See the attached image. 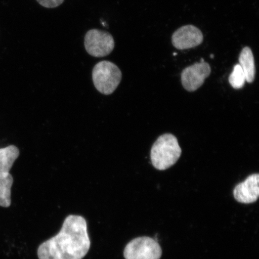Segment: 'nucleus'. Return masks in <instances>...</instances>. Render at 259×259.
<instances>
[{
  "label": "nucleus",
  "mask_w": 259,
  "mask_h": 259,
  "mask_svg": "<svg viewBox=\"0 0 259 259\" xmlns=\"http://www.w3.org/2000/svg\"><path fill=\"white\" fill-rule=\"evenodd\" d=\"M259 175L254 174L247 177L242 183L238 184L234 189L235 199L239 203H254L259 196Z\"/></svg>",
  "instance_id": "obj_8"
},
{
  "label": "nucleus",
  "mask_w": 259,
  "mask_h": 259,
  "mask_svg": "<svg viewBox=\"0 0 259 259\" xmlns=\"http://www.w3.org/2000/svg\"><path fill=\"white\" fill-rule=\"evenodd\" d=\"M19 155V149L15 145L0 149V174L9 172Z\"/></svg>",
  "instance_id": "obj_10"
},
{
  "label": "nucleus",
  "mask_w": 259,
  "mask_h": 259,
  "mask_svg": "<svg viewBox=\"0 0 259 259\" xmlns=\"http://www.w3.org/2000/svg\"><path fill=\"white\" fill-rule=\"evenodd\" d=\"M84 46L90 56L100 58L108 56L115 48V41L108 32L93 29L87 32Z\"/></svg>",
  "instance_id": "obj_5"
},
{
  "label": "nucleus",
  "mask_w": 259,
  "mask_h": 259,
  "mask_svg": "<svg viewBox=\"0 0 259 259\" xmlns=\"http://www.w3.org/2000/svg\"><path fill=\"white\" fill-rule=\"evenodd\" d=\"M14 178L8 173L0 174V206L8 208L11 205V188Z\"/></svg>",
  "instance_id": "obj_11"
},
{
  "label": "nucleus",
  "mask_w": 259,
  "mask_h": 259,
  "mask_svg": "<svg viewBox=\"0 0 259 259\" xmlns=\"http://www.w3.org/2000/svg\"><path fill=\"white\" fill-rule=\"evenodd\" d=\"M182 150L174 135H162L154 142L151 150V160L155 169L164 170L179 160Z\"/></svg>",
  "instance_id": "obj_2"
},
{
  "label": "nucleus",
  "mask_w": 259,
  "mask_h": 259,
  "mask_svg": "<svg viewBox=\"0 0 259 259\" xmlns=\"http://www.w3.org/2000/svg\"><path fill=\"white\" fill-rule=\"evenodd\" d=\"M245 76L243 70L239 64H236L231 75L229 77V82L235 90L241 89L245 83Z\"/></svg>",
  "instance_id": "obj_12"
},
{
  "label": "nucleus",
  "mask_w": 259,
  "mask_h": 259,
  "mask_svg": "<svg viewBox=\"0 0 259 259\" xmlns=\"http://www.w3.org/2000/svg\"><path fill=\"white\" fill-rule=\"evenodd\" d=\"M94 85L100 93L111 95L120 83L122 73L116 64L109 61H102L93 68Z\"/></svg>",
  "instance_id": "obj_3"
},
{
  "label": "nucleus",
  "mask_w": 259,
  "mask_h": 259,
  "mask_svg": "<svg viewBox=\"0 0 259 259\" xmlns=\"http://www.w3.org/2000/svg\"><path fill=\"white\" fill-rule=\"evenodd\" d=\"M161 248L155 239L143 236L133 239L124 248L125 259H160Z\"/></svg>",
  "instance_id": "obj_4"
},
{
  "label": "nucleus",
  "mask_w": 259,
  "mask_h": 259,
  "mask_svg": "<svg viewBox=\"0 0 259 259\" xmlns=\"http://www.w3.org/2000/svg\"><path fill=\"white\" fill-rule=\"evenodd\" d=\"M210 73L211 69L210 65L202 58L200 62L183 70L181 73V82L184 88L188 92H195L203 85L204 81L210 75Z\"/></svg>",
  "instance_id": "obj_6"
},
{
  "label": "nucleus",
  "mask_w": 259,
  "mask_h": 259,
  "mask_svg": "<svg viewBox=\"0 0 259 259\" xmlns=\"http://www.w3.org/2000/svg\"><path fill=\"white\" fill-rule=\"evenodd\" d=\"M91 247L85 218L70 215L64 220L60 231L40 245L38 259H82Z\"/></svg>",
  "instance_id": "obj_1"
},
{
  "label": "nucleus",
  "mask_w": 259,
  "mask_h": 259,
  "mask_svg": "<svg viewBox=\"0 0 259 259\" xmlns=\"http://www.w3.org/2000/svg\"><path fill=\"white\" fill-rule=\"evenodd\" d=\"M203 41L201 31L195 26H183L174 32L171 42L174 47L179 50H185L199 46Z\"/></svg>",
  "instance_id": "obj_7"
},
{
  "label": "nucleus",
  "mask_w": 259,
  "mask_h": 259,
  "mask_svg": "<svg viewBox=\"0 0 259 259\" xmlns=\"http://www.w3.org/2000/svg\"><path fill=\"white\" fill-rule=\"evenodd\" d=\"M39 4L46 8H56L62 5L64 0H37Z\"/></svg>",
  "instance_id": "obj_13"
},
{
  "label": "nucleus",
  "mask_w": 259,
  "mask_h": 259,
  "mask_svg": "<svg viewBox=\"0 0 259 259\" xmlns=\"http://www.w3.org/2000/svg\"><path fill=\"white\" fill-rule=\"evenodd\" d=\"M240 65L245 76V80L248 83L253 82L255 76V66L253 54L250 47L242 49L239 58Z\"/></svg>",
  "instance_id": "obj_9"
}]
</instances>
